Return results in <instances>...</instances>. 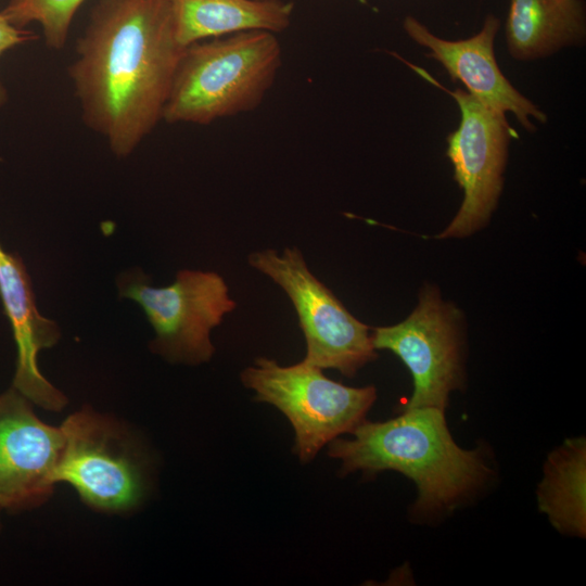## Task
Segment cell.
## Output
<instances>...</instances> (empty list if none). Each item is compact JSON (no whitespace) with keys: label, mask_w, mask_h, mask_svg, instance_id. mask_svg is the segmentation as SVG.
I'll use <instances>...</instances> for the list:
<instances>
[{"label":"cell","mask_w":586,"mask_h":586,"mask_svg":"<svg viewBox=\"0 0 586 586\" xmlns=\"http://www.w3.org/2000/svg\"><path fill=\"white\" fill-rule=\"evenodd\" d=\"M63 445L61 428L41 421L16 388L0 394V509L20 511L48 500Z\"/></svg>","instance_id":"cell-10"},{"label":"cell","mask_w":586,"mask_h":586,"mask_svg":"<svg viewBox=\"0 0 586 586\" xmlns=\"http://www.w3.org/2000/svg\"><path fill=\"white\" fill-rule=\"evenodd\" d=\"M505 29L513 59L548 58L563 48L584 44L585 1L510 0Z\"/></svg>","instance_id":"cell-13"},{"label":"cell","mask_w":586,"mask_h":586,"mask_svg":"<svg viewBox=\"0 0 586 586\" xmlns=\"http://www.w3.org/2000/svg\"><path fill=\"white\" fill-rule=\"evenodd\" d=\"M419 76L447 92L458 104L459 127L447 136V156L454 177L463 190V201L449 225L435 238H464L484 228L497 207L504 187L509 144L518 138L504 113L495 111L471 93L442 86L423 68L402 56Z\"/></svg>","instance_id":"cell-8"},{"label":"cell","mask_w":586,"mask_h":586,"mask_svg":"<svg viewBox=\"0 0 586 586\" xmlns=\"http://www.w3.org/2000/svg\"><path fill=\"white\" fill-rule=\"evenodd\" d=\"M86 0H9L0 12L17 28L30 23L41 25L49 49L62 50L68 38L72 21Z\"/></svg>","instance_id":"cell-16"},{"label":"cell","mask_w":586,"mask_h":586,"mask_svg":"<svg viewBox=\"0 0 586 586\" xmlns=\"http://www.w3.org/2000/svg\"><path fill=\"white\" fill-rule=\"evenodd\" d=\"M182 47L246 30L278 33L291 23L294 4L282 0H170Z\"/></svg>","instance_id":"cell-14"},{"label":"cell","mask_w":586,"mask_h":586,"mask_svg":"<svg viewBox=\"0 0 586 586\" xmlns=\"http://www.w3.org/2000/svg\"><path fill=\"white\" fill-rule=\"evenodd\" d=\"M241 381L255 392L254 399L275 406L289 419L295 433L293 450L303 462L311 461L339 435L352 433L377 399L374 386L344 385L304 360L280 366L259 357L241 372Z\"/></svg>","instance_id":"cell-4"},{"label":"cell","mask_w":586,"mask_h":586,"mask_svg":"<svg viewBox=\"0 0 586 586\" xmlns=\"http://www.w3.org/2000/svg\"><path fill=\"white\" fill-rule=\"evenodd\" d=\"M116 285L153 327L151 351L173 364L208 361L215 352L212 329L235 308L224 278L213 271L182 269L171 284L155 288L140 268H131L117 277Z\"/></svg>","instance_id":"cell-6"},{"label":"cell","mask_w":586,"mask_h":586,"mask_svg":"<svg viewBox=\"0 0 586 586\" xmlns=\"http://www.w3.org/2000/svg\"><path fill=\"white\" fill-rule=\"evenodd\" d=\"M462 321L461 311L444 301L435 285L425 284L405 320L372 330L374 348L394 353L412 375L413 392L405 409L445 411L449 394L462 386Z\"/></svg>","instance_id":"cell-9"},{"label":"cell","mask_w":586,"mask_h":586,"mask_svg":"<svg viewBox=\"0 0 586 586\" xmlns=\"http://www.w3.org/2000/svg\"><path fill=\"white\" fill-rule=\"evenodd\" d=\"M64 445L56 482L71 484L81 499L104 512H126L139 506L149 489L146 454L120 421L81 408L61 424Z\"/></svg>","instance_id":"cell-5"},{"label":"cell","mask_w":586,"mask_h":586,"mask_svg":"<svg viewBox=\"0 0 586 586\" xmlns=\"http://www.w3.org/2000/svg\"><path fill=\"white\" fill-rule=\"evenodd\" d=\"M186 48L170 0H98L92 8L67 73L82 122L115 156H129L162 120Z\"/></svg>","instance_id":"cell-1"},{"label":"cell","mask_w":586,"mask_h":586,"mask_svg":"<svg viewBox=\"0 0 586 586\" xmlns=\"http://www.w3.org/2000/svg\"><path fill=\"white\" fill-rule=\"evenodd\" d=\"M403 26L415 42L430 50L426 58L440 62L454 81L463 82L468 92L486 106L504 114L513 113L530 132L536 130L531 118L542 124L547 122V115L512 86L496 62L494 42L500 21L495 15L486 16L476 35L460 40L435 36L411 15L405 17Z\"/></svg>","instance_id":"cell-11"},{"label":"cell","mask_w":586,"mask_h":586,"mask_svg":"<svg viewBox=\"0 0 586 586\" xmlns=\"http://www.w3.org/2000/svg\"><path fill=\"white\" fill-rule=\"evenodd\" d=\"M249 263L281 286L294 305L306 340L304 361L352 378L377 358L370 328L310 272L300 250L254 252Z\"/></svg>","instance_id":"cell-7"},{"label":"cell","mask_w":586,"mask_h":586,"mask_svg":"<svg viewBox=\"0 0 586 586\" xmlns=\"http://www.w3.org/2000/svg\"><path fill=\"white\" fill-rule=\"evenodd\" d=\"M0 298L17 346L13 387L44 409L60 410L66 397L38 368V354L58 343V323L37 309L30 278L22 259L0 244Z\"/></svg>","instance_id":"cell-12"},{"label":"cell","mask_w":586,"mask_h":586,"mask_svg":"<svg viewBox=\"0 0 586 586\" xmlns=\"http://www.w3.org/2000/svg\"><path fill=\"white\" fill-rule=\"evenodd\" d=\"M1 510V509H0ZM0 526H1V523H0Z\"/></svg>","instance_id":"cell-18"},{"label":"cell","mask_w":586,"mask_h":586,"mask_svg":"<svg viewBox=\"0 0 586 586\" xmlns=\"http://www.w3.org/2000/svg\"><path fill=\"white\" fill-rule=\"evenodd\" d=\"M37 36L29 30L21 29L12 25L7 17L0 12V56L13 47L35 40ZM7 100L5 89L0 82V106Z\"/></svg>","instance_id":"cell-17"},{"label":"cell","mask_w":586,"mask_h":586,"mask_svg":"<svg viewBox=\"0 0 586 586\" xmlns=\"http://www.w3.org/2000/svg\"><path fill=\"white\" fill-rule=\"evenodd\" d=\"M281 66L273 33L246 30L188 46L163 110L168 124L208 125L254 110Z\"/></svg>","instance_id":"cell-3"},{"label":"cell","mask_w":586,"mask_h":586,"mask_svg":"<svg viewBox=\"0 0 586 586\" xmlns=\"http://www.w3.org/2000/svg\"><path fill=\"white\" fill-rule=\"evenodd\" d=\"M351 434L353 438L329 443V456L341 460V474L403 473L417 486L416 515L455 509L493 473L480 449L467 450L456 444L444 411L437 408L404 409L382 422L365 420Z\"/></svg>","instance_id":"cell-2"},{"label":"cell","mask_w":586,"mask_h":586,"mask_svg":"<svg viewBox=\"0 0 586 586\" xmlns=\"http://www.w3.org/2000/svg\"><path fill=\"white\" fill-rule=\"evenodd\" d=\"M584 437L569 438L549 454L537 488V504L553 527L564 534L585 536Z\"/></svg>","instance_id":"cell-15"}]
</instances>
